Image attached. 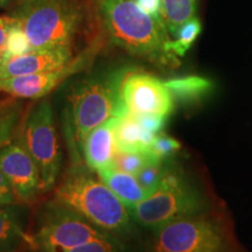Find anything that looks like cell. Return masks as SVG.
I'll return each instance as SVG.
<instances>
[{"mask_svg":"<svg viewBox=\"0 0 252 252\" xmlns=\"http://www.w3.org/2000/svg\"><path fill=\"white\" fill-rule=\"evenodd\" d=\"M98 11L110 40L119 48L165 67L179 64L162 19L144 12L135 0H98Z\"/></svg>","mask_w":252,"mask_h":252,"instance_id":"obj_1","label":"cell"},{"mask_svg":"<svg viewBox=\"0 0 252 252\" xmlns=\"http://www.w3.org/2000/svg\"><path fill=\"white\" fill-rule=\"evenodd\" d=\"M54 201L123 241L133 234L134 220L130 209L102 180L84 169L70 172L56 189Z\"/></svg>","mask_w":252,"mask_h":252,"instance_id":"obj_2","label":"cell"},{"mask_svg":"<svg viewBox=\"0 0 252 252\" xmlns=\"http://www.w3.org/2000/svg\"><path fill=\"white\" fill-rule=\"evenodd\" d=\"M12 15L33 49L70 47L83 21L77 0H21Z\"/></svg>","mask_w":252,"mask_h":252,"instance_id":"obj_3","label":"cell"},{"mask_svg":"<svg viewBox=\"0 0 252 252\" xmlns=\"http://www.w3.org/2000/svg\"><path fill=\"white\" fill-rule=\"evenodd\" d=\"M121 72L118 70L106 76L88 78L72 89V123L75 139L80 146L94 127L110 118L126 115L119 94Z\"/></svg>","mask_w":252,"mask_h":252,"instance_id":"obj_4","label":"cell"},{"mask_svg":"<svg viewBox=\"0 0 252 252\" xmlns=\"http://www.w3.org/2000/svg\"><path fill=\"white\" fill-rule=\"evenodd\" d=\"M202 200L195 189L174 169H167L159 187L132 209L135 223L146 229L160 226L181 219L197 215Z\"/></svg>","mask_w":252,"mask_h":252,"instance_id":"obj_5","label":"cell"},{"mask_svg":"<svg viewBox=\"0 0 252 252\" xmlns=\"http://www.w3.org/2000/svg\"><path fill=\"white\" fill-rule=\"evenodd\" d=\"M106 235L110 234L78 213L53 201L39 216L35 231L30 234L28 247L35 252H65Z\"/></svg>","mask_w":252,"mask_h":252,"instance_id":"obj_6","label":"cell"},{"mask_svg":"<svg viewBox=\"0 0 252 252\" xmlns=\"http://www.w3.org/2000/svg\"><path fill=\"white\" fill-rule=\"evenodd\" d=\"M17 139L36 163L43 190L52 189L61 171V150L54 113L48 100H43L28 113Z\"/></svg>","mask_w":252,"mask_h":252,"instance_id":"obj_7","label":"cell"},{"mask_svg":"<svg viewBox=\"0 0 252 252\" xmlns=\"http://www.w3.org/2000/svg\"><path fill=\"white\" fill-rule=\"evenodd\" d=\"M222 229L212 220L190 215L154 230L152 252H228Z\"/></svg>","mask_w":252,"mask_h":252,"instance_id":"obj_8","label":"cell"},{"mask_svg":"<svg viewBox=\"0 0 252 252\" xmlns=\"http://www.w3.org/2000/svg\"><path fill=\"white\" fill-rule=\"evenodd\" d=\"M119 94L126 113H154L168 117L174 98L165 82L147 72L122 69Z\"/></svg>","mask_w":252,"mask_h":252,"instance_id":"obj_9","label":"cell"},{"mask_svg":"<svg viewBox=\"0 0 252 252\" xmlns=\"http://www.w3.org/2000/svg\"><path fill=\"white\" fill-rule=\"evenodd\" d=\"M0 171L19 203H31L43 190L36 163L18 139L0 151Z\"/></svg>","mask_w":252,"mask_h":252,"instance_id":"obj_10","label":"cell"},{"mask_svg":"<svg viewBox=\"0 0 252 252\" xmlns=\"http://www.w3.org/2000/svg\"><path fill=\"white\" fill-rule=\"evenodd\" d=\"M71 58L70 47L33 49L24 55L6 59L0 70V80L59 70L67 67Z\"/></svg>","mask_w":252,"mask_h":252,"instance_id":"obj_11","label":"cell"},{"mask_svg":"<svg viewBox=\"0 0 252 252\" xmlns=\"http://www.w3.org/2000/svg\"><path fill=\"white\" fill-rule=\"evenodd\" d=\"M82 60L70 62L67 67L54 71L24 75L0 80V93H6L15 98L37 99L55 89L71 72L81 67Z\"/></svg>","mask_w":252,"mask_h":252,"instance_id":"obj_12","label":"cell"},{"mask_svg":"<svg viewBox=\"0 0 252 252\" xmlns=\"http://www.w3.org/2000/svg\"><path fill=\"white\" fill-rule=\"evenodd\" d=\"M118 117H112L90 131L81 147L87 166L94 171L113 166L116 154L115 126Z\"/></svg>","mask_w":252,"mask_h":252,"instance_id":"obj_13","label":"cell"},{"mask_svg":"<svg viewBox=\"0 0 252 252\" xmlns=\"http://www.w3.org/2000/svg\"><path fill=\"white\" fill-rule=\"evenodd\" d=\"M28 241L21 203L0 204V252H18Z\"/></svg>","mask_w":252,"mask_h":252,"instance_id":"obj_14","label":"cell"},{"mask_svg":"<svg viewBox=\"0 0 252 252\" xmlns=\"http://www.w3.org/2000/svg\"><path fill=\"white\" fill-rule=\"evenodd\" d=\"M97 174L100 180L130 209V212L144 198L150 196V194L141 187L134 175L123 172L115 166L99 169L97 171Z\"/></svg>","mask_w":252,"mask_h":252,"instance_id":"obj_15","label":"cell"},{"mask_svg":"<svg viewBox=\"0 0 252 252\" xmlns=\"http://www.w3.org/2000/svg\"><path fill=\"white\" fill-rule=\"evenodd\" d=\"M156 135L145 130L131 113H126L118 117L115 126L116 150L124 152L150 151Z\"/></svg>","mask_w":252,"mask_h":252,"instance_id":"obj_16","label":"cell"},{"mask_svg":"<svg viewBox=\"0 0 252 252\" xmlns=\"http://www.w3.org/2000/svg\"><path fill=\"white\" fill-rule=\"evenodd\" d=\"M23 121V106L18 98L0 99V151L17 139Z\"/></svg>","mask_w":252,"mask_h":252,"instance_id":"obj_17","label":"cell"},{"mask_svg":"<svg viewBox=\"0 0 252 252\" xmlns=\"http://www.w3.org/2000/svg\"><path fill=\"white\" fill-rule=\"evenodd\" d=\"M173 98L181 103H195L210 93L213 83L201 76L173 78L165 82Z\"/></svg>","mask_w":252,"mask_h":252,"instance_id":"obj_18","label":"cell"},{"mask_svg":"<svg viewBox=\"0 0 252 252\" xmlns=\"http://www.w3.org/2000/svg\"><path fill=\"white\" fill-rule=\"evenodd\" d=\"M161 18L169 34L176 35L179 30L195 18L197 0H160Z\"/></svg>","mask_w":252,"mask_h":252,"instance_id":"obj_19","label":"cell"},{"mask_svg":"<svg viewBox=\"0 0 252 252\" xmlns=\"http://www.w3.org/2000/svg\"><path fill=\"white\" fill-rule=\"evenodd\" d=\"M161 161L156 154L150 151H137V152H124L116 150L113 158V166L128 174L135 175L149 163Z\"/></svg>","mask_w":252,"mask_h":252,"instance_id":"obj_20","label":"cell"},{"mask_svg":"<svg viewBox=\"0 0 252 252\" xmlns=\"http://www.w3.org/2000/svg\"><path fill=\"white\" fill-rule=\"evenodd\" d=\"M202 26H201L200 20L197 18L191 19L187 24H185L180 30H179L175 40H172L171 49L178 58H182L186 53L190 49V47L196 40L198 34L201 33Z\"/></svg>","mask_w":252,"mask_h":252,"instance_id":"obj_21","label":"cell"},{"mask_svg":"<svg viewBox=\"0 0 252 252\" xmlns=\"http://www.w3.org/2000/svg\"><path fill=\"white\" fill-rule=\"evenodd\" d=\"M31 50H33V48H32L30 40H28L24 30L17 21L11 27V30L8 32L7 39H6V43L4 47L6 59L12 58V56L24 55L26 53L31 52Z\"/></svg>","mask_w":252,"mask_h":252,"instance_id":"obj_22","label":"cell"},{"mask_svg":"<svg viewBox=\"0 0 252 252\" xmlns=\"http://www.w3.org/2000/svg\"><path fill=\"white\" fill-rule=\"evenodd\" d=\"M65 252H127V248L123 239L106 235L105 237L94 239Z\"/></svg>","mask_w":252,"mask_h":252,"instance_id":"obj_23","label":"cell"},{"mask_svg":"<svg viewBox=\"0 0 252 252\" xmlns=\"http://www.w3.org/2000/svg\"><path fill=\"white\" fill-rule=\"evenodd\" d=\"M163 161H156L149 163L138 172L134 176L137 178L141 187L147 191L150 195L156 191V189L159 187L160 182H161L163 174H165L166 168L163 167Z\"/></svg>","mask_w":252,"mask_h":252,"instance_id":"obj_24","label":"cell"},{"mask_svg":"<svg viewBox=\"0 0 252 252\" xmlns=\"http://www.w3.org/2000/svg\"><path fill=\"white\" fill-rule=\"evenodd\" d=\"M180 149V141L165 133H158L151 150L161 161H165L167 158L172 157L173 154H175Z\"/></svg>","mask_w":252,"mask_h":252,"instance_id":"obj_25","label":"cell"},{"mask_svg":"<svg viewBox=\"0 0 252 252\" xmlns=\"http://www.w3.org/2000/svg\"><path fill=\"white\" fill-rule=\"evenodd\" d=\"M137 119L138 123L143 126L145 130L151 133L158 134L165 125L167 117L160 115H154V113H143V115H132Z\"/></svg>","mask_w":252,"mask_h":252,"instance_id":"obj_26","label":"cell"},{"mask_svg":"<svg viewBox=\"0 0 252 252\" xmlns=\"http://www.w3.org/2000/svg\"><path fill=\"white\" fill-rule=\"evenodd\" d=\"M6 203H19L15 198V195L12 190L11 186L6 180V178L0 171V204Z\"/></svg>","mask_w":252,"mask_h":252,"instance_id":"obj_27","label":"cell"},{"mask_svg":"<svg viewBox=\"0 0 252 252\" xmlns=\"http://www.w3.org/2000/svg\"><path fill=\"white\" fill-rule=\"evenodd\" d=\"M17 23L13 15H0V49H4L11 27Z\"/></svg>","mask_w":252,"mask_h":252,"instance_id":"obj_28","label":"cell"},{"mask_svg":"<svg viewBox=\"0 0 252 252\" xmlns=\"http://www.w3.org/2000/svg\"><path fill=\"white\" fill-rule=\"evenodd\" d=\"M135 2L146 13L153 15V17L161 18V1L160 0H135Z\"/></svg>","mask_w":252,"mask_h":252,"instance_id":"obj_29","label":"cell"},{"mask_svg":"<svg viewBox=\"0 0 252 252\" xmlns=\"http://www.w3.org/2000/svg\"><path fill=\"white\" fill-rule=\"evenodd\" d=\"M5 60H6V56H5V52H4V49H0V70H1L2 64H4Z\"/></svg>","mask_w":252,"mask_h":252,"instance_id":"obj_30","label":"cell"},{"mask_svg":"<svg viewBox=\"0 0 252 252\" xmlns=\"http://www.w3.org/2000/svg\"><path fill=\"white\" fill-rule=\"evenodd\" d=\"M8 1H11V0H0V5H5V4H7Z\"/></svg>","mask_w":252,"mask_h":252,"instance_id":"obj_31","label":"cell"}]
</instances>
